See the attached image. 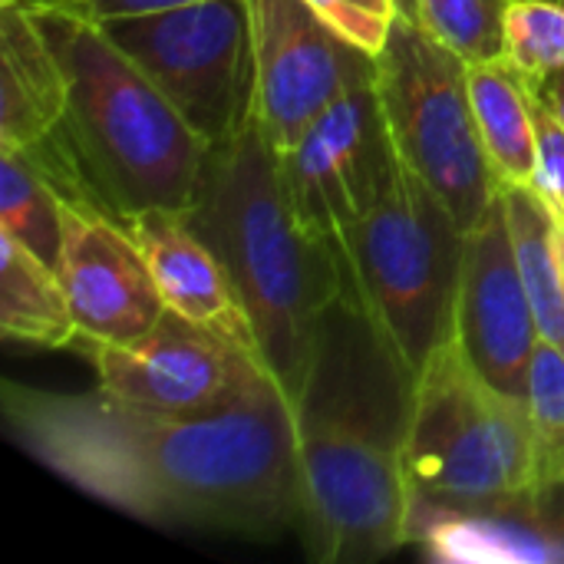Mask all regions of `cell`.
I'll list each match as a JSON object with an SVG mask.
<instances>
[{
    "mask_svg": "<svg viewBox=\"0 0 564 564\" xmlns=\"http://www.w3.org/2000/svg\"><path fill=\"white\" fill-rule=\"evenodd\" d=\"M10 440L79 492L162 529L271 539L297 525V406L271 373L231 406L169 416L106 390L3 380Z\"/></svg>",
    "mask_w": 564,
    "mask_h": 564,
    "instance_id": "cell-1",
    "label": "cell"
},
{
    "mask_svg": "<svg viewBox=\"0 0 564 564\" xmlns=\"http://www.w3.org/2000/svg\"><path fill=\"white\" fill-rule=\"evenodd\" d=\"M185 218L225 264L268 373L297 406L317 370L327 321L347 304V271L337 245L291 202L258 112L235 139L208 149Z\"/></svg>",
    "mask_w": 564,
    "mask_h": 564,
    "instance_id": "cell-2",
    "label": "cell"
},
{
    "mask_svg": "<svg viewBox=\"0 0 564 564\" xmlns=\"http://www.w3.org/2000/svg\"><path fill=\"white\" fill-rule=\"evenodd\" d=\"M354 347L327 321L317 370L297 403V532L321 564L380 562L413 545V492L400 453L410 383L373 330L364 354Z\"/></svg>",
    "mask_w": 564,
    "mask_h": 564,
    "instance_id": "cell-3",
    "label": "cell"
},
{
    "mask_svg": "<svg viewBox=\"0 0 564 564\" xmlns=\"http://www.w3.org/2000/svg\"><path fill=\"white\" fill-rule=\"evenodd\" d=\"M26 7L66 73L59 135L96 198L119 218L188 212L208 159L198 132L96 20L56 0Z\"/></svg>",
    "mask_w": 564,
    "mask_h": 564,
    "instance_id": "cell-4",
    "label": "cell"
},
{
    "mask_svg": "<svg viewBox=\"0 0 564 564\" xmlns=\"http://www.w3.org/2000/svg\"><path fill=\"white\" fill-rule=\"evenodd\" d=\"M400 453L413 529L443 512L545 496L529 400L499 390L453 334L410 383Z\"/></svg>",
    "mask_w": 564,
    "mask_h": 564,
    "instance_id": "cell-5",
    "label": "cell"
},
{
    "mask_svg": "<svg viewBox=\"0 0 564 564\" xmlns=\"http://www.w3.org/2000/svg\"><path fill=\"white\" fill-rule=\"evenodd\" d=\"M347 307L367 321L406 383L453 334L466 228L403 162L380 202L337 241Z\"/></svg>",
    "mask_w": 564,
    "mask_h": 564,
    "instance_id": "cell-6",
    "label": "cell"
},
{
    "mask_svg": "<svg viewBox=\"0 0 564 564\" xmlns=\"http://www.w3.org/2000/svg\"><path fill=\"white\" fill-rule=\"evenodd\" d=\"M373 63L400 162L420 175L469 231L499 195L476 126L469 63L406 13L397 17Z\"/></svg>",
    "mask_w": 564,
    "mask_h": 564,
    "instance_id": "cell-7",
    "label": "cell"
},
{
    "mask_svg": "<svg viewBox=\"0 0 564 564\" xmlns=\"http://www.w3.org/2000/svg\"><path fill=\"white\" fill-rule=\"evenodd\" d=\"M212 149L254 112V40L248 0H205L162 13L96 20Z\"/></svg>",
    "mask_w": 564,
    "mask_h": 564,
    "instance_id": "cell-8",
    "label": "cell"
},
{
    "mask_svg": "<svg viewBox=\"0 0 564 564\" xmlns=\"http://www.w3.org/2000/svg\"><path fill=\"white\" fill-rule=\"evenodd\" d=\"M291 202L334 245L390 188L400 155L373 76L337 96L288 149L278 152Z\"/></svg>",
    "mask_w": 564,
    "mask_h": 564,
    "instance_id": "cell-9",
    "label": "cell"
},
{
    "mask_svg": "<svg viewBox=\"0 0 564 564\" xmlns=\"http://www.w3.org/2000/svg\"><path fill=\"white\" fill-rule=\"evenodd\" d=\"M76 350L96 370L99 390L129 406L169 416L218 413L268 373L241 347L169 307L149 334L129 344L79 334Z\"/></svg>",
    "mask_w": 564,
    "mask_h": 564,
    "instance_id": "cell-10",
    "label": "cell"
},
{
    "mask_svg": "<svg viewBox=\"0 0 564 564\" xmlns=\"http://www.w3.org/2000/svg\"><path fill=\"white\" fill-rule=\"evenodd\" d=\"M254 40V112L274 152L301 132L377 63L334 33L307 0H248Z\"/></svg>",
    "mask_w": 564,
    "mask_h": 564,
    "instance_id": "cell-11",
    "label": "cell"
},
{
    "mask_svg": "<svg viewBox=\"0 0 564 564\" xmlns=\"http://www.w3.org/2000/svg\"><path fill=\"white\" fill-rule=\"evenodd\" d=\"M453 337L499 390L529 400V367L542 334L519 271L502 195L466 231Z\"/></svg>",
    "mask_w": 564,
    "mask_h": 564,
    "instance_id": "cell-12",
    "label": "cell"
},
{
    "mask_svg": "<svg viewBox=\"0 0 564 564\" xmlns=\"http://www.w3.org/2000/svg\"><path fill=\"white\" fill-rule=\"evenodd\" d=\"M83 337L129 344L149 334L165 301L126 218L63 202V251L56 268Z\"/></svg>",
    "mask_w": 564,
    "mask_h": 564,
    "instance_id": "cell-13",
    "label": "cell"
},
{
    "mask_svg": "<svg viewBox=\"0 0 564 564\" xmlns=\"http://www.w3.org/2000/svg\"><path fill=\"white\" fill-rule=\"evenodd\" d=\"M126 225L145 254V264L159 284L165 307L192 324L221 334L264 367L261 344L238 288L231 284L218 254L188 225L185 212L152 208L129 215Z\"/></svg>",
    "mask_w": 564,
    "mask_h": 564,
    "instance_id": "cell-14",
    "label": "cell"
},
{
    "mask_svg": "<svg viewBox=\"0 0 564 564\" xmlns=\"http://www.w3.org/2000/svg\"><path fill=\"white\" fill-rule=\"evenodd\" d=\"M552 499L555 492L443 512L413 529V545L436 562H564V516L552 509Z\"/></svg>",
    "mask_w": 564,
    "mask_h": 564,
    "instance_id": "cell-15",
    "label": "cell"
},
{
    "mask_svg": "<svg viewBox=\"0 0 564 564\" xmlns=\"http://www.w3.org/2000/svg\"><path fill=\"white\" fill-rule=\"evenodd\" d=\"M66 73L26 0L0 7V149L26 152L66 119Z\"/></svg>",
    "mask_w": 564,
    "mask_h": 564,
    "instance_id": "cell-16",
    "label": "cell"
},
{
    "mask_svg": "<svg viewBox=\"0 0 564 564\" xmlns=\"http://www.w3.org/2000/svg\"><path fill=\"white\" fill-rule=\"evenodd\" d=\"M469 96L482 149L499 185H532L539 165L535 102L529 83L506 63H473Z\"/></svg>",
    "mask_w": 564,
    "mask_h": 564,
    "instance_id": "cell-17",
    "label": "cell"
},
{
    "mask_svg": "<svg viewBox=\"0 0 564 564\" xmlns=\"http://www.w3.org/2000/svg\"><path fill=\"white\" fill-rule=\"evenodd\" d=\"M0 334L33 347H76L73 317L59 274L0 231Z\"/></svg>",
    "mask_w": 564,
    "mask_h": 564,
    "instance_id": "cell-18",
    "label": "cell"
},
{
    "mask_svg": "<svg viewBox=\"0 0 564 564\" xmlns=\"http://www.w3.org/2000/svg\"><path fill=\"white\" fill-rule=\"evenodd\" d=\"M519 271L539 321V334L549 344L564 350V288L555 248V221L558 215L532 185H499Z\"/></svg>",
    "mask_w": 564,
    "mask_h": 564,
    "instance_id": "cell-19",
    "label": "cell"
},
{
    "mask_svg": "<svg viewBox=\"0 0 564 564\" xmlns=\"http://www.w3.org/2000/svg\"><path fill=\"white\" fill-rule=\"evenodd\" d=\"M0 231L53 271L59 268L63 198L43 169L17 149H0Z\"/></svg>",
    "mask_w": 564,
    "mask_h": 564,
    "instance_id": "cell-20",
    "label": "cell"
},
{
    "mask_svg": "<svg viewBox=\"0 0 564 564\" xmlns=\"http://www.w3.org/2000/svg\"><path fill=\"white\" fill-rule=\"evenodd\" d=\"M512 0H416V20L469 66L506 59V10Z\"/></svg>",
    "mask_w": 564,
    "mask_h": 564,
    "instance_id": "cell-21",
    "label": "cell"
},
{
    "mask_svg": "<svg viewBox=\"0 0 564 564\" xmlns=\"http://www.w3.org/2000/svg\"><path fill=\"white\" fill-rule=\"evenodd\" d=\"M506 63L532 86L564 69V7L512 0L506 10Z\"/></svg>",
    "mask_w": 564,
    "mask_h": 564,
    "instance_id": "cell-22",
    "label": "cell"
},
{
    "mask_svg": "<svg viewBox=\"0 0 564 564\" xmlns=\"http://www.w3.org/2000/svg\"><path fill=\"white\" fill-rule=\"evenodd\" d=\"M529 413L539 440V469L545 492L555 489V473L564 463V350L539 340L529 367Z\"/></svg>",
    "mask_w": 564,
    "mask_h": 564,
    "instance_id": "cell-23",
    "label": "cell"
},
{
    "mask_svg": "<svg viewBox=\"0 0 564 564\" xmlns=\"http://www.w3.org/2000/svg\"><path fill=\"white\" fill-rule=\"evenodd\" d=\"M347 43L377 56L400 17V0H307Z\"/></svg>",
    "mask_w": 564,
    "mask_h": 564,
    "instance_id": "cell-24",
    "label": "cell"
},
{
    "mask_svg": "<svg viewBox=\"0 0 564 564\" xmlns=\"http://www.w3.org/2000/svg\"><path fill=\"white\" fill-rule=\"evenodd\" d=\"M532 102H535V139H539V165H535L532 188L552 205L558 218H564V126L535 93Z\"/></svg>",
    "mask_w": 564,
    "mask_h": 564,
    "instance_id": "cell-25",
    "label": "cell"
},
{
    "mask_svg": "<svg viewBox=\"0 0 564 564\" xmlns=\"http://www.w3.org/2000/svg\"><path fill=\"white\" fill-rule=\"evenodd\" d=\"M73 10H79L89 20H106V17H139V13H162L175 7H192L205 0H56Z\"/></svg>",
    "mask_w": 564,
    "mask_h": 564,
    "instance_id": "cell-26",
    "label": "cell"
},
{
    "mask_svg": "<svg viewBox=\"0 0 564 564\" xmlns=\"http://www.w3.org/2000/svg\"><path fill=\"white\" fill-rule=\"evenodd\" d=\"M532 93L555 112V119L564 126V69L552 73V76L542 79L539 86H532Z\"/></svg>",
    "mask_w": 564,
    "mask_h": 564,
    "instance_id": "cell-27",
    "label": "cell"
},
{
    "mask_svg": "<svg viewBox=\"0 0 564 564\" xmlns=\"http://www.w3.org/2000/svg\"><path fill=\"white\" fill-rule=\"evenodd\" d=\"M555 248H558V268H562V288H564V218L555 221Z\"/></svg>",
    "mask_w": 564,
    "mask_h": 564,
    "instance_id": "cell-28",
    "label": "cell"
},
{
    "mask_svg": "<svg viewBox=\"0 0 564 564\" xmlns=\"http://www.w3.org/2000/svg\"><path fill=\"white\" fill-rule=\"evenodd\" d=\"M400 13H406V17L416 20V0H400Z\"/></svg>",
    "mask_w": 564,
    "mask_h": 564,
    "instance_id": "cell-29",
    "label": "cell"
},
{
    "mask_svg": "<svg viewBox=\"0 0 564 564\" xmlns=\"http://www.w3.org/2000/svg\"><path fill=\"white\" fill-rule=\"evenodd\" d=\"M10 3H17V0H0V7H10Z\"/></svg>",
    "mask_w": 564,
    "mask_h": 564,
    "instance_id": "cell-30",
    "label": "cell"
},
{
    "mask_svg": "<svg viewBox=\"0 0 564 564\" xmlns=\"http://www.w3.org/2000/svg\"><path fill=\"white\" fill-rule=\"evenodd\" d=\"M555 3H562V7H564V0H555Z\"/></svg>",
    "mask_w": 564,
    "mask_h": 564,
    "instance_id": "cell-31",
    "label": "cell"
}]
</instances>
